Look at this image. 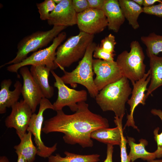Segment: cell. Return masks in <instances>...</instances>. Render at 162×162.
I'll use <instances>...</instances> for the list:
<instances>
[{
    "label": "cell",
    "instance_id": "1",
    "mask_svg": "<svg viewBox=\"0 0 162 162\" xmlns=\"http://www.w3.org/2000/svg\"><path fill=\"white\" fill-rule=\"evenodd\" d=\"M77 104V110L72 114H66L62 110L56 111L55 116L44 121L42 131L46 134L62 133L64 134L63 140L68 144H77L83 148L92 147L91 133L99 128H108V120L91 112L85 102Z\"/></svg>",
    "mask_w": 162,
    "mask_h": 162
},
{
    "label": "cell",
    "instance_id": "2",
    "mask_svg": "<svg viewBox=\"0 0 162 162\" xmlns=\"http://www.w3.org/2000/svg\"><path fill=\"white\" fill-rule=\"evenodd\" d=\"M132 91L129 80L123 76L100 91L95 98L96 101L103 111H112L115 116L123 118L125 104Z\"/></svg>",
    "mask_w": 162,
    "mask_h": 162
},
{
    "label": "cell",
    "instance_id": "3",
    "mask_svg": "<svg viewBox=\"0 0 162 162\" xmlns=\"http://www.w3.org/2000/svg\"><path fill=\"white\" fill-rule=\"evenodd\" d=\"M94 35L80 32L69 38L59 46L56 51L55 69L59 68L63 71L73 63L82 58L89 45L93 42Z\"/></svg>",
    "mask_w": 162,
    "mask_h": 162
},
{
    "label": "cell",
    "instance_id": "4",
    "mask_svg": "<svg viewBox=\"0 0 162 162\" xmlns=\"http://www.w3.org/2000/svg\"><path fill=\"white\" fill-rule=\"evenodd\" d=\"M96 44L93 42L88 47L84 56L79 62L76 68L72 71L65 70L61 79L65 84L74 87L76 84L84 86L91 97L95 98L99 92L94 84L93 68V53Z\"/></svg>",
    "mask_w": 162,
    "mask_h": 162
},
{
    "label": "cell",
    "instance_id": "5",
    "mask_svg": "<svg viewBox=\"0 0 162 162\" xmlns=\"http://www.w3.org/2000/svg\"><path fill=\"white\" fill-rule=\"evenodd\" d=\"M66 28L63 26H54L48 30L38 31L24 37L17 44V51L15 57L2 65L0 68L7 65L20 63L26 58L30 52H36L38 49L46 46Z\"/></svg>",
    "mask_w": 162,
    "mask_h": 162
},
{
    "label": "cell",
    "instance_id": "6",
    "mask_svg": "<svg viewBox=\"0 0 162 162\" xmlns=\"http://www.w3.org/2000/svg\"><path fill=\"white\" fill-rule=\"evenodd\" d=\"M130 51L124 50L119 54L116 61L123 76L131 82L138 81L145 74L146 65L144 63L145 56L142 48L137 41H132Z\"/></svg>",
    "mask_w": 162,
    "mask_h": 162
},
{
    "label": "cell",
    "instance_id": "7",
    "mask_svg": "<svg viewBox=\"0 0 162 162\" xmlns=\"http://www.w3.org/2000/svg\"><path fill=\"white\" fill-rule=\"evenodd\" d=\"M66 33L62 32L53 40L52 43L49 46L43 49L34 52L19 63L12 64L7 68L9 72L16 73L20 68L31 65H44L51 70L55 69L54 61L56 58V51L61 43L66 38Z\"/></svg>",
    "mask_w": 162,
    "mask_h": 162
},
{
    "label": "cell",
    "instance_id": "8",
    "mask_svg": "<svg viewBox=\"0 0 162 162\" xmlns=\"http://www.w3.org/2000/svg\"><path fill=\"white\" fill-rule=\"evenodd\" d=\"M37 114L33 113L27 129L28 132L31 133L34 136V140L37 149V155L44 158H48L57 149V143L52 147L45 145L41 137L42 125L44 121L43 114L47 109L54 110L53 104L48 99L45 98L41 100Z\"/></svg>",
    "mask_w": 162,
    "mask_h": 162
},
{
    "label": "cell",
    "instance_id": "9",
    "mask_svg": "<svg viewBox=\"0 0 162 162\" xmlns=\"http://www.w3.org/2000/svg\"><path fill=\"white\" fill-rule=\"evenodd\" d=\"M50 72L56 81L54 86L58 90L57 98L53 104L54 110H62L66 106L70 110L75 112L77 110V103L85 102L87 98V93L85 90H77L68 87L63 82L61 77L58 76L53 70Z\"/></svg>",
    "mask_w": 162,
    "mask_h": 162
},
{
    "label": "cell",
    "instance_id": "10",
    "mask_svg": "<svg viewBox=\"0 0 162 162\" xmlns=\"http://www.w3.org/2000/svg\"><path fill=\"white\" fill-rule=\"evenodd\" d=\"M11 108L10 114L5 120V125L7 128H14L20 140L26 133L33 113L24 100L17 102Z\"/></svg>",
    "mask_w": 162,
    "mask_h": 162
},
{
    "label": "cell",
    "instance_id": "11",
    "mask_svg": "<svg viewBox=\"0 0 162 162\" xmlns=\"http://www.w3.org/2000/svg\"><path fill=\"white\" fill-rule=\"evenodd\" d=\"M93 68L96 75L94 82L99 92L123 77L116 61L109 62L98 59H93Z\"/></svg>",
    "mask_w": 162,
    "mask_h": 162
},
{
    "label": "cell",
    "instance_id": "12",
    "mask_svg": "<svg viewBox=\"0 0 162 162\" xmlns=\"http://www.w3.org/2000/svg\"><path fill=\"white\" fill-rule=\"evenodd\" d=\"M77 24L80 32L94 35L102 32L108 23L101 10L89 8L77 14Z\"/></svg>",
    "mask_w": 162,
    "mask_h": 162
},
{
    "label": "cell",
    "instance_id": "13",
    "mask_svg": "<svg viewBox=\"0 0 162 162\" xmlns=\"http://www.w3.org/2000/svg\"><path fill=\"white\" fill-rule=\"evenodd\" d=\"M150 70H149L142 78L131 82L133 86L132 95L127 102L130 107V113L127 115V120L123 130L126 126H131L138 131H139L137 127L135 125L133 115L135 108L138 105L141 104L144 105L146 104L147 98L145 92L147 90V87L150 81Z\"/></svg>",
    "mask_w": 162,
    "mask_h": 162
},
{
    "label": "cell",
    "instance_id": "14",
    "mask_svg": "<svg viewBox=\"0 0 162 162\" xmlns=\"http://www.w3.org/2000/svg\"><path fill=\"white\" fill-rule=\"evenodd\" d=\"M19 70L23 80L22 94L23 100L29 105L34 113L42 99L45 97L28 67H23Z\"/></svg>",
    "mask_w": 162,
    "mask_h": 162
},
{
    "label": "cell",
    "instance_id": "15",
    "mask_svg": "<svg viewBox=\"0 0 162 162\" xmlns=\"http://www.w3.org/2000/svg\"><path fill=\"white\" fill-rule=\"evenodd\" d=\"M50 26H72L77 24V14L74 10L72 0H62L56 5L47 20Z\"/></svg>",
    "mask_w": 162,
    "mask_h": 162
},
{
    "label": "cell",
    "instance_id": "16",
    "mask_svg": "<svg viewBox=\"0 0 162 162\" xmlns=\"http://www.w3.org/2000/svg\"><path fill=\"white\" fill-rule=\"evenodd\" d=\"M12 83L10 79H4L0 84V113H5L8 108L11 107L18 102L20 96L22 94V85L19 80L16 81L14 86V89L10 91V87Z\"/></svg>",
    "mask_w": 162,
    "mask_h": 162
},
{
    "label": "cell",
    "instance_id": "17",
    "mask_svg": "<svg viewBox=\"0 0 162 162\" xmlns=\"http://www.w3.org/2000/svg\"><path fill=\"white\" fill-rule=\"evenodd\" d=\"M114 122L116 126L113 128H100L94 130L91 134L92 139L106 144L120 146L123 134V118L114 117Z\"/></svg>",
    "mask_w": 162,
    "mask_h": 162
},
{
    "label": "cell",
    "instance_id": "18",
    "mask_svg": "<svg viewBox=\"0 0 162 162\" xmlns=\"http://www.w3.org/2000/svg\"><path fill=\"white\" fill-rule=\"evenodd\" d=\"M101 10L106 18L109 30L117 33L125 19L118 0H105Z\"/></svg>",
    "mask_w": 162,
    "mask_h": 162
},
{
    "label": "cell",
    "instance_id": "19",
    "mask_svg": "<svg viewBox=\"0 0 162 162\" xmlns=\"http://www.w3.org/2000/svg\"><path fill=\"white\" fill-rule=\"evenodd\" d=\"M51 70L45 66H31L30 71L35 81L41 90L44 97L48 99L52 97L54 89L50 86L48 77Z\"/></svg>",
    "mask_w": 162,
    "mask_h": 162
},
{
    "label": "cell",
    "instance_id": "20",
    "mask_svg": "<svg viewBox=\"0 0 162 162\" xmlns=\"http://www.w3.org/2000/svg\"><path fill=\"white\" fill-rule=\"evenodd\" d=\"M148 57L151 80L146 94L147 98L154 91L162 86V57L152 55Z\"/></svg>",
    "mask_w": 162,
    "mask_h": 162
},
{
    "label": "cell",
    "instance_id": "21",
    "mask_svg": "<svg viewBox=\"0 0 162 162\" xmlns=\"http://www.w3.org/2000/svg\"><path fill=\"white\" fill-rule=\"evenodd\" d=\"M127 137V143L130 148L128 155L131 162H134L138 158L149 162L156 158L154 152H150L146 149L145 147L148 144V142L146 139H141L139 140L140 143H136L133 138L128 136Z\"/></svg>",
    "mask_w": 162,
    "mask_h": 162
},
{
    "label": "cell",
    "instance_id": "22",
    "mask_svg": "<svg viewBox=\"0 0 162 162\" xmlns=\"http://www.w3.org/2000/svg\"><path fill=\"white\" fill-rule=\"evenodd\" d=\"M119 5L124 16L129 24L134 29L139 27L138 19L143 12V8L138 5L133 0H118Z\"/></svg>",
    "mask_w": 162,
    "mask_h": 162
},
{
    "label": "cell",
    "instance_id": "23",
    "mask_svg": "<svg viewBox=\"0 0 162 162\" xmlns=\"http://www.w3.org/2000/svg\"><path fill=\"white\" fill-rule=\"evenodd\" d=\"M32 134L28 132L20 140V143L14 148L17 154L22 155L28 162H34L37 153V149L32 140Z\"/></svg>",
    "mask_w": 162,
    "mask_h": 162
},
{
    "label": "cell",
    "instance_id": "24",
    "mask_svg": "<svg viewBox=\"0 0 162 162\" xmlns=\"http://www.w3.org/2000/svg\"><path fill=\"white\" fill-rule=\"evenodd\" d=\"M65 156L63 157L59 154L51 155L48 158V162H98L100 155L98 154L80 155L68 151L64 152Z\"/></svg>",
    "mask_w": 162,
    "mask_h": 162
},
{
    "label": "cell",
    "instance_id": "25",
    "mask_svg": "<svg viewBox=\"0 0 162 162\" xmlns=\"http://www.w3.org/2000/svg\"><path fill=\"white\" fill-rule=\"evenodd\" d=\"M140 39L146 47L148 57L152 55L157 56L162 52V35L152 32L148 36H142Z\"/></svg>",
    "mask_w": 162,
    "mask_h": 162
},
{
    "label": "cell",
    "instance_id": "26",
    "mask_svg": "<svg viewBox=\"0 0 162 162\" xmlns=\"http://www.w3.org/2000/svg\"><path fill=\"white\" fill-rule=\"evenodd\" d=\"M56 4L53 0H45L36 4V6L42 20H47L50 13L55 9Z\"/></svg>",
    "mask_w": 162,
    "mask_h": 162
},
{
    "label": "cell",
    "instance_id": "27",
    "mask_svg": "<svg viewBox=\"0 0 162 162\" xmlns=\"http://www.w3.org/2000/svg\"><path fill=\"white\" fill-rule=\"evenodd\" d=\"M151 113L154 115L158 116L162 122V111L159 109H154L151 111ZM159 128L157 127L154 130V138L157 145V148L154 152L156 158H159L162 157V132L158 134Z\"/></svg>",
    "mask_w": 162,
    "mask_h": 162
},
{
    "label": "cell",
    "instance_id": "28",
    "mask_svg": "<svg viewBox=\"0 0 162 162\" xmlns=\"http://www.w3.org/2000/svg\"><path fill=\"white\" fill-rule=\"evenodd\" d=\"M116 44L115 37L110 34L101 40L100 46L105 52L114 53L115 52L114 49Z\"/></svg>",
    "mask_w": 162,
    "mask_h": 162
},
{
    "label": "cell",
    "instance_id": "29",
    "mask_svg": "<svg viewBox=\"0 0 162 162\" xmlns=\"http://www.w3.org/2000/svg\"><path fill=\"white\" fill-rule=\"evenodd\" d=\"M115 54L109 53L104 51L100 46L98 45L95 47L93 53V56L97 59H103L109 62H113L114 57Z\"/></svg>",
    "mask_w": 162,
    "mask_h": 162
},
{
    "label": "cell",
    "instance_id": "30",
    "mask_svg": "<svg viewBox=\"0 0 162 162\" xmlns=\"http://www.w3.org/2000/svg\"><path fill=\"white\" fill-rule=\"evenodd\" d=\"M143 13L162 17V2L158 4L143 7Z\"/></svg>",
    "mask_w": 162,
    "mask_h": 162
},
{
    "label": "cell",
    "instance_id": "31",
    "mask_svg": "<svg viewBox=\"0 0 162 162\" xmlns=\"http://www.w3.org/2000/svg\"><path fill=\"white\" fill-rule=\"evenodd\" d=\"M72 4L77 14L82 12L89 8L87 0H72Z\"/></svg>",
    "mask_w": 162,
    "mask_h": 162
},
{
    "label": "cell",
    "instance_id": "32",
    "mask_svg": "<svg viewBox=\"0 0 162 162\" xmlns=\"http://www.w3.org/2000/svg\"><path fill=\"white\" fill-rule=\"evenodd\" d=\"M127 140L123 134L122 136L121 143L120 146L121 150V162H131L127 152L126 144Z\"/></svg>",
    "mask_w": 162,
    "mask_h": 162
},
{
    "label": "cell",
    "instance_id": "33",
    "mask_svg": "<svg viewBox=\"0 0 162 162\" xmlns=\"http://www.w3.org/2000/svg\"><path fill=\"white\" fill-rule=\"evenodd\" d=\"M89 8L102 10L105 0H87Z\"/></svg>",
    "mask_w": 162,
    "mask_h": 162
},
{
    "label": "cell",
    "instance_id": "34",
    "mask_svg": "<svg viewBox=\"0 0 162 162\" xmlns=\"http://www.w3.org/2000/svg\"><path fill=\"white\" fill-rule=\"evenodd\" d=\"M107 145L106 157L104 162H112L113 146L112 145L110 144Z\"/></svg>",
    "mask_w": 162,
    "mask_h": 162
},
{
    "label": "cell",
    "instance_id": "35",
    "mask_svg": "<svg viewBox=\"0 0 162 162\" xmlns=\"http://www.w3.org/2000/svg\"><path fill=\"white\" fill-rule=\"evenodd\" d=\"M162 2V0H144L143 5L144 7H148L153 5L157 2L160 3Z\"/></svg>",
    "mask_w": 162,
    "mask_h": 162
},
{
    "label": "cell",
    "instance_id": "36",
    "mask_svg": "<svg viewBox=\"0 0 162 162\" xmlns=\"http://www.w3.org/2000/svg\"><path fill=\"white\" fill-rule=\"evenodd\" d=\"M17 155V162H28L26 159L21 154H18Z\"/></svg>",
    "mask_w": 162,
    "mask_h": 162
},
{
    "label": "cell",
    "instance_id": "37",
    "mask_svg": "<svg viewBox=\"0 0 162 162\" xmlns=\"http://www.w3.org/2000/svg\"><path fill=\"white\" fill-rule=\"evenodd\" d=\"M0 162H10L8 159L5 156H2L0 157Z\"/></svg>",
    "mask_w": 162,
    "mask_h": 162
},
{
    "label": "cell",
    "instance_id": "38",
    "mask_svg": "<svg viewBox=\"0 0 162 162\" xmlns=\"http://www.w3.org/2000/svg\"><path fill=\"white\" fill-rule=\"evenodd\" d=\"M135 2L138 4V5L141 6L143 5L144 0H133Z\"/></svg>",
    "mask_w": 162,
    "mask_h": 162
},
{
    "label": "cell",
    "instance_id": "39",
    "mask_svg": "<svg viewBox=\"0 0 162 162\" xmlns=\"http://www.w3.org/2000/svg\"><path fill=\"white\" fill-rule=\"evenodd\" d=\"M149 162H162V159L158 160H153L150 161Z\"/></svg>",
    "mask_w": 162,
    "mask_h": 162
},
{
    "label": "cell",
    "instance_id": "40",
    "mask_svg": "<svg viewBox=\"0 0 162 162\" xmlns=\"http://www.w3.org/2000/svg\"><path fill=\"white\" fill-rule=\"evenodd\" d=\"M53 1L56 4H57L61 2L62 0H53Z\"/></svg>",
    "mask_w": 162,
    "mask_h": 162
},
{
    "label": "cell",
    "instance_id": "41",
    "mask_svg": "<svg viewBox=\"0 0 162 162\" xmlns=\"http://www.w3.org/2000/svg\"></svg>",
    "mask_w": 162,
    "mask_h": 162
}]
</instances>
